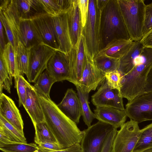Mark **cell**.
Returning a JSON list of instances; mask_svg holds the SVG:
<instances>
[{
	"instance_id": "obj_37",
	"label": "cell",
	"mask_w": 152,
	"mask_h": 152,
	"mask_svg": "<svg viewBox=\"0 0 152 152\" xmlns=\"http://www.w3.org/2000/svg\"><path fill=\"white\" fill-rule=\"evenodd\" d=\"M20 18H28V15L32 7L33 0H13Z\"/></svg>"
},
{
	"instance_id": "obj_3",
	"label": "cell",
	"mask_w": 152,
	"mask_h": 152,
	"mask_svg": "<svg viewBox=\"0 0 152 152\" xmlns=\"http://www.w3.org/2000/svg\"><path fill=\"white\" fill-rule=\"evenodd\" d=\"M100 11V50L114 39H131L117 0H108Z\"/></svg>"
},
{
	"instance_id": "obj_31",
	"label": "cell",
	"mask_w": 152,
	"mask_h": 152,
	"mask_svg": "<svg viewBox=\"0 0 152 152\" xmlns=\"http://www.w3.org/2000/svg\"><path fill=\"white\" fill-rule=\"evenodd\" d=\"M140 131V137L133 152H143L152 149V123Z\"/></svg>"
},
{
	"instance_id": "obj_16",
	"label": "cell",
	"mask_w": 152,
	"mask_h": 152,
	"mask_svg": "<svg viewBox=\"0 0 152 152\" xmlns=\"http://www.w3.org/2000/svg\"><path fill=\"white\" fill-rule=\"evenodd\" d=\"M0 115L24 135V124L20 111L12 99L3 93L0 94Z\"/></svg>"
},
{
	"instance_id": "obj_2",
	"label": "cell",
	"mask_w": 152,
	"mask_h": 152,
	"mask_svg": "<svg viewBox=\"0 0 152 152\" xmlns=\"http://www.w3.org/2000/svg\"><path fill=\"white\" fill-rule=\"evenodd\" d=\"M152 68V49L144 48L129 72L121 77L120 92L128 101L144 93L148 75Z\"/></svg>"
},
{
	"instance_id": "obj_46",
	"label": "cell",
	"mask_w": 152,
	"mask_h": 152,
	"mask_svg": "<svg viewBox=\"0 0 152 152\" xmlns=\"http://www.w3.org/2000/svg\"><path fill=\"white\" fill-rule=\"evenodd\" d=\"M6 45L3 33V26L1 22L0 21V45L1 50L3 51L4 50Z\"/></svg>"
},
{
	"instance_id": "obj_18",
	"label": "cell",
	"mask_w": 152,
	"mask_h": 152,
	"mask_svg": "<svg viewBox=\"0 0 152 152\" xmlns=\"http://www.w3.org/2000/svg\"><path fill=\"white\" fill-rule=\"evenodd\" d=\"M18 38L19 42L30 49L43 42L38 31L29 18H20Z\"/></svg>"
},
{
	"instance_id": "obj_35",
	"label": "cell",
	"mask_w": 152,
	"mask_h": 152,
	"mask_svg": "<svg viewBox=\"0 0 152 152\" xmlns=\"http://www.w3.org/2000/svg\"><path fill=\"white\" fill-rule=\"evenodd\" d=\"M12 77L2 58L0 56V94L3 93V89L9 93H11V88L12 84Z\"/></svg>"
},
{
	"instance_id": "obj_32",
	"label": "cell",
	"mask_w": 152,
	"mask_h": 152,
	"mask_svg": "<svg viewBox=\"0 0 152 152\" xmlns=\"http://www.w3.org/2000/svg\"><path fill=\"white\" fill-rule=\"evenodd\" d=\"M56 82L55 79L45 70L39 76L34 86L38 93L50 98V93L51 87Z\"/></svg>"
},
{
	"instance_id": "obj_9",
	"label": "cell",
	"mask_w": 152,
	"mask_h": 152,
	"mask_svg": "<svg viewBox=\"0 0 152 152\" xmlns=\"http://www.w3.org/2000/svg\"><path fill=\"white\" fill-rule=\"evenodd\" d=\"M140 133L137 122L130 120L125 123L117 131L112 152H133Z\"/></svg>"
},
{
	"instance_id": "obj_14",
	"label": "cell",
	"mask_w": 152,
	"mask_h": 152,
	"mask_svg": "<svg viewBox=\"0 0 152 152\" xmlns=\"http://www.w3.org/2000/svg\"><path fill=\"white\" fill-rule=\"evenodd\" d=\"M105 78V74L95 66L93 60L85 52V57L81 77L78 85L85 93L95 90Z\"/></svg>"
},
{
	"instance_id": "obj_27",
	"label": "cell",
	"mask_w": 152,
	"mask_h": 152,
	"mask_svg": "<svg viewBox=\"0 0 152 152\" xmlns=\"http://www.w3.org/2000/svg\"><path fill=\"white\" fill-rule=\"evenodd\" d=\"M31 49L25 46L19 42L16 51V58L18 74L27 75L29 65Z\"/></svg>"
},
{
	"instance_id": "obj_15",
	"label": "cell",
	"mask_w": 152,
	"mask_h": 152,
	"mask_svg": "<svg viewBox=\"0 0 152 152\" xmlns=\"http://www.w3.org/2000/svg\"><path fill=\"white\" fill-rule=\"evenodd\" d=\"M71 67L72 83L78 85L81 77L85 57V43L82 34L74 47L68 53Z\"/></svg>"
},
{
	"instance_id": "obj_22",
	"label": "cell",
	"mask_w": 152,
	"mask_h": 152,
	"mask_svg": "<svg viewBox=\"0 0 152 152\" xmlns=\"http://www.w3.org/2000/svg\"><path fill=\"white\" fill-rule=\"evenodd\" d=\"M67 15L72 47H74L77 43L83 29L81 15L77 0H73L72 6L67 12Z\"/></svg>"
},
{
	"instance_id": "obj_29",
	"label": "cell",
	"mask_w": 152,
	"mask_h": 152,
	"mask_svg": "<svg viewBox=\"0 0 152 152\" xmlns=\"http://www.w3.org/2000/svg\"><path fill=\"white\" fill-rule=\"evenodd\" d=\"M34 128V141L37 145L46 142L58 143L55 136L45 121L37 124Z\"/></svg>"
},
{
	"instance_id": "obj_40",
	"label": "cell",
	"mask_w": 152,
	"mask_h": 152,
	"mask_svg": "<svg viewBox=\"0 0 152 152\" xmlns=\"http://www.w3.org/2000/svg\"><path fill=\"white\" fill-rule=\"evenodd\" d=\"M117 131V129L114 128L109 133L101 152H112L114 140Z\"/></svg>"
},
{
	"instance_id": "obj_25",
	"label": "cell",
	"mask_w": 152,
	"mask_h": 152,
	"mask_svg": "<svg viewBox=\"0 0 152 152\" xmlns=\"http://www.w3.org/2000/svg\"><path fill=\"white\" fill-rule=\"evenodd\" d=\"M134 43L131 39H114L100 50L97 54L119 60L127 52Z\"/></svg>"
},
{
	"instance_id": "obj_44",
	"label": "cell",
	"mask_w": 152,
	"mask_h": 152,
	"mask_svg": "<svg viewBox=\"0 0 152 152\" xmlns=\"http://www.w3.org/2000/svg\"><path fill=\"white\" fill-rule=\"evenodd\" d=\"M152 92V68L147 77L144 93Z\"/></svg>"
},
{
	"instance_id": "obj_7",
	"label": "cell",
	"mask_w": 152,
	"mask_h": 152,
	"mask_svg": "<svg viewBox=\"0 0 152 152\" xmlns=\"http://www.w3.org/2000/svg\"><path fill=\"white\" fill-rule=\"evenodd\" d=\"M114 128L99 121L83 130L80 143L82 152H101L108 134Z\"/></svg>"
},
{
	"instance_id": "obj_8",
	"label": "cell",
	"mask_w": 152,
	"mask_h": 152,
	"mask_svg": "<svg viewBox=\"0 0 152 152\" xmlns=\"http://www.w3.org/2000/svg\"><path fill=\"white\" fill-rule=\"evenodd\" d=\"M57 50L43 42L31 49L27 78L30 83H35L46 70L48 63Z\"/></svg>"
},
{
	"instance_id": "obj_24",
	"label": "cell",
	"mask_w": 152,
	"mask_h": 152,
	"mask_svg": "<svg viewBox=\"0 0 152 152\" xmlns=\"http://www.w3.org/2000/svg\"><path fill=\"white\" fill-rule=\"evenodd\" d=\"M144 47L140 41L134 43L127 52L118 61L117 70L121 77L127 74L133 67L136 59L141 54Z\"/></svg>"
},
{
	"instance_id": "obj_30",
	"label": "cell",
	"mask_w": 152,
	"mask_h": 152,
	"mask_svg": "<svg viewBox=\"0 0 152 152\" xmlns=\"http://www.w3.org/2000/svg\"><path fill=\"white\" fill-rule=\"evenodd\" d=\"M118 60L104 55L96 54L93 61L96 67L103 73L117 70Z\"/></svg>"
},
{
	"instance_id": "obj_47",
	"label": "cell",
	"mask_w": 152,
	"mask_h": 152,
	"mask_svg": "<svg viewBox=\"0 0 152 152\" xmlns=\"http://www.w3.org/2000/svg\"><path fill=\"white\" fill-rule=\"evenodd\" d=\"M143 152H152V151H145Z\"/></svg>"
},
{
	"instance_id": "obj_5",
	"label": "cell",
	"mask_w": 152,
	"mask_h": 152,
	"mask_svg": "<svg viewBox=\"0 0 152 152\" xmlns=\"http://www.w3.org/2000/svg\"><path fill=\"white\" fill-rule=\"evenodd\" d=\"M100 13L97 0H88V12L82 34L85 52L93 60L101 49Z\"/></svg>"
},
{
	"instance_id": "obj_12",
	"label": "cell",
	"mask_w": 152,
	"mask_h": 152,
	"mask_svg": "<svg viewBox=\"0 0 152 152\" xmlns=\"http://www.w3.org/2000/svg\"><path fill=\"white\" fill-rule=\"evenodd\" d=\"M29 18L38 31L43 42L58 50V45L53 16L45 12L37 13Z\"/></svg>"
},
{
	"instance_id": "obj_4",
	"label": "cell",
	"mask_w": 152,
	"mask_h": 152,
	"mask_svg": "<svg viewBox=\"0 0 152 152\" xmlns=\"http://www.w3.org/2000/svg\"><path fill=\"white\" fill-rule=\"evenodd\" d=\"M131 39L140 40L143 36L146 5L143 0H117Z\"/></svg>"
},
{
	"instance_id": "obj_13",
	"label": "cell",
	"mask_w": 152,
	"mask_h": 152,
	"mask_svg": "<svg viewBox=\"0 0 152 152\" xmlns=\"http://www.w3.org/2000/svg\"><path fill=\"white\" fill-rule=\"evenodd\" d=\"M97 91L91 96V101L96 107H114L124 110L123 98L119 90L110 88L105 78L100 84Z\"/></svg>"
},
{
	"instance_id": "obj_10",
	"label": "cell",
	"mask_w": 152,
	"mask_h": 152,
	"mask_svg": "<svg viewBox=\"0 0 152 152\" xmlns=\"http://www.w3.org/2000/svg\"><path fill=\"white\" fill-rule=\"evenodd\" d=\"M125 111L130 120L138 124L152 120V92L143 93L128 101Z\"/></svg>"
},
{
	"instance_id": "obj_45",
	"label": "cell",
	"mask_w": 152,
	"mask_h": 152,
	"mask_svg": "<svg viewBox=\"0 0 152 152\" xmlns=\"http://www.w3.org/2000/svg\"><path fill=\"white\" fill-rule=\"evenodd\" d=\"M56 152H82L80 143H77L66 148L58 151Z\"/></svg>"
},
{
	"instance_id": "obj_42",
	"label": "cell",
	"mask_w": 152,
	"mask_h": 152,
	"mask_svg": "<svg viewBox=\"0 0 152 152\" xmlns=\"http://www.w3.org/2000/svg\"><path fill=\"white\" fill-rule=\"evenodd\" d=\"M37 145L39 148L38 152H50L62 150L58 143L46 142Z\"/></svg>"
},
{
	"instance_id": "obj_36",
	"label": "cell",
	"mask_w": 152,
	"mask_h": 152,
	"mask_svg": "<svg viewBox=\"0 0 152 152\" xmlns=\"http://www.w3.org/2000/svg\"><path fill=\"white\" fill-rule=\"evenodd\" d=\"M15 87L18 97L19 106L25 105L26 96V87L29 83L23 75H18L14 78Z\"/></svg>"
},
{
	"instance_id": "obj_39",
	"label": "cell",
	"mask_w": 152,
	"mask_h": 152,
	"mask_svg": "<svg viewBox=\"0 0 152 152\" xmlns=\"http://www.w3.org/2000/svg\"><path fill=\"white\" fill-rule=\"evenodd\" d=\"M152 28V2L146 5L143 28V36Z\"/></svg>"
},
{
	"instance_id": "obj_1",
	"label": "cell",
	"mask_w": 152,
	"mask_h": 152,
	"mask_svg": "<svg viewBox=\"0 0 152 152\" xmlns=\"http://www.w3.org/2000/svg\"><path fill=\"white\" fill-rule=\"evenodd\" d=\"M46 122L61 149L80 143L83 135L77 124L64 114L50 98L39 93Z\"/></svg>"
},
{
	"instance_id": "obj_34",
	"label": "cell",
	"mask_w": 152,
	"mask_h": 152,
	"mask_svg": "<svg viewBox=\"0 0 152 152\" xmlns=\"http://www.w3.org/2000/svg\"><path fill=\"white\" fill-rule=\"evenodd\" d=\"M0 150L4 152H38L39 148L35 143L12 142L0 144Z\"/></svg>"
},
{
	"instance_id": "obj_33",
	"label": "cell",
	"mask_w": 152,
	"mask_h": 152,
	"mask_svg": "<svg viewBox=\"0 0 152 152\" xmlns=\"http://www.w3.org/2000/svg\"><path fill=\"white\" fill-rule=\"evenodd\" d=\"M0 132L4 133L12 142H27L24 135L1 115Z\"/></svg>"
},
{
	"instance_id": "obj_11",
	"label": "cell",
	"mask_w": 152,
	"mask_h": 152,
	"mask_svg": "<svg viewBox=\"0 0 152 152\" xmlns=\"http://www.w3.org/2000/svg\"><path fill=\"white\" fill-rule=\"evenodd\" d=\"M46 70L56 82L67 80L72 83L71 63L68 53L56 50L49 60Z\"/></svg>"
},
{
	"instance_id": "obj_26",
	"label": "cell",
	"mask_w": 152,
	"mask_h": 152,
	"mask_svg": "<svg viewBox=\"0 0 152 152\" xmlns=\"http://www.w3.org/2000/svg\"><path fill=\"white\" fill-rule=\"evenodd\" d=\"M2 58L11 76L15 78L18 75L15 52L12 45L8 42L3 51L0 50Z\"/></svg>"
},
{
	"instance_id": "obj_43",
	"label": "cell",
	"mask_w": 152,
	"mask_h": 152,
	"mask_svg": "<svg viewBox=\"0 0 152 152\" xmlns=\"http://www.w3.org/2000/svg\"><path fill=\"white\" fill-rule=\"evenodd\" d=\"M140 41L144 47L152 49V28L144 35Z\"/></svg>"
},
{
	"instance_id": "obj_28",
	"label": "cell",
	"mask_w": 152,
	"mask_h": 152,
	"mask_svg": "<svg viewBox=\"0 0 152 152\" xmlns=\"http://www.w3.org/2000/svg\"><path fill=\"white\" fill-rule=\"evenodd\" d=\"M77 94L79 98L81 106L82 116L84 122L88 127L91 125V123L96 117L91 110L89 104L88 94L84 93L78 85H75Z\"/></svg>"
},
{
	"instance_id": "obj_20",
	"label": "cell",
	"mask_w": 152,
	"mask_h": 152,
	"mask_svg": "<svg viewBox=\"0 0 152 152\" xmlns=\"http://www.w3.org/2000/svg\"><path fill=\"white\" fill-rule=\"evenodd\" d=\"M94 112L96 118L99 121L110 124L117 129L125 123L127 117L125 110L113 107L97 106Z\"/></svg>"
},
{
	"instance_id": "obj_17",
	"label": "cell",
	"mask_w": 152,
	"mask_h": 152,
	"mask_svg": "<svg viewBox=\"0 0 152 152\" xmlns=\"http://www.w3.org/2000/svg\"><path fill=\"white\" fill-rule=\"evenodd\" d=\"M57 106L66 116L76 124L82 116L80 102L77 93L72 88L67 90L61 101Z\"/></svg>"
},
{
	"instance_id": "obj_6",
	"label": "cell",
	"mask_w": 152,
	"mask_h": 152,
	"mask_svg": "<svg viewBox=\"0 0 152 152\" xmlns=\"http://www.w3.org/2000/svg\"><path fill=\"white\" fill-rule=\"evenodd\" d=\"M0 1V21L5 29L8 42L13 46L16 54L19 42L18 33L20 17L13 0Z\"/></svg>"
},
{
	"instance_id": "obj_41",
	"label": "cell",
	"mask_w": 152,
	"mask_h": 152,
	"mask_svg": "<svg viewBox=\"0 0 152 152\" xmlns=\"http://www.w3.org/2000/svg\"><path fill=\"white\" fill-rule=\"evenodd\" d=\"M77 2L80 12L83 28L86 23L88 12V0H77Z\"/></svg>"
},
{
	"instance_id": "obj_21",
	"label": "cell",
	"mask_w": 152,
	"mask_h": 152,
	"mask_svg": "<svg viewBox=\"0 0 152 152\" xmlns=\"http://www.w3.org/2000/svg\"><path fill=\"white\" fill-rule=\"evenodd\" d=\"M53 18L58 45V50L68 53L72 45L69 29L67 12L53 16Z\"/></svg>"
},
{
	"instance_id": "obj_23",
	"label": "cell",
	"mask_w": 152,
	"mask_h": 152,
	"mask_svg": "<svg viewBox=\"0 0 152 152\" xmlns=\"http://www.w3.org/2000/svg\"><path fill=\"white\" fill-rule=\"evenodd\" d=\"M73 0H33V8L53 16L67 12Z\"/></svg>"
},
{
	"instance_id": "obj_19",
	"label": "cell",
	"mask_w": 152,
	"mask_h": 152,
	"mask_svg": "<svg viewBox=\"0 0 152 152\" xmlns=\"http://www.w3.org/2000/svg\"><path fill=\"white\" fill-rule=\"evenodd\" d=\"M29 116L34 127L39 122L45 121L38 94L34 86L29 83L26 87V96L23 106Z\"/></svg>"
},
{
	"instance_id": "obj_38",
	"label": "cell",
	"mask_w": 152,
	"mask_h": 152,
	"mask_svg": "<svg viewBox=\"0 0 152 152\" xmlns=\"http://www.w3.org/2000/svg\"><path fill=\"white\" fill-rule=\"evenodd\" d=\"M105 78L108 86L111 88L119 90L121 81V73L116 70L105 74Z\"/></svg>"
},
{
	"instance_id": "obj_48",
	"label": "cell",
	"mask_w": 152,
	"mask_h": 152,
	"mask_svg": "<svg viewBox=\"0 0 152 152\" xmlns=\"http://www.w3.org/2000/svg\"><path fill=\"white\" fill-rule=\"evenodd\" d=\"M147 151H152V149H150V150H148Z\"/></svg>"
}]
</instances>
